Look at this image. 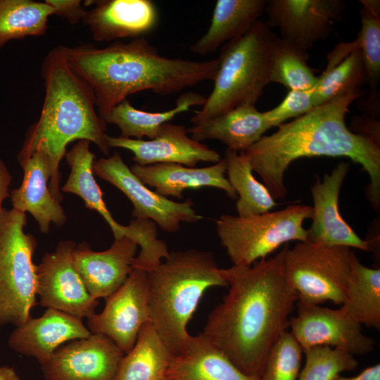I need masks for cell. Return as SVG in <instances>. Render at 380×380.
I'll use <instances>...</instances> for the list:
<instances>
[{"label": "cell", "mask_w": 380, "mask_h": 380, "mask_svg": "<svg viewBox=\"0 0 380 380\" xmlns=\"http://www.w3.org/2000/svg\"><path fill=\"white\" fill-rule=\"evenodd\" d=\"M130 169L145 185L154 188L156 193L167 198H181L184 191L205 186L224 191L231 198H238L225 177L227 163L224 158L204 167H190L176 163L148 165L135 163Z\"/></svg>", "instance_id": "obj_22"}, {"label": "cell", "mask_w": 380, "mask_h": 380, "mask_svg": "<svg viewBox=\"0 0 380 380\" xmlns=\"http://www.w3.org/2000/svg\"><path fill=\"white\" fill-rule=\"evenodd\" d=\"M124 355L109 338L91 334L60 346L42 370L45 380H114Z\"/></svg>", "instance_id": "obj_15"}, {"label": "cell", "mask_w": 380, "mask_h": 380, "mask_svg": "<svg viewBox=\"0 0 380 380\" xmlns=\"http://www.w3.org/2000/svg\"><path fill=\"white\" fill-rule=\"evenodd\" d=\"M284 249L251 266L221 269L229 291L209 314L205 338L243 373L261 378L298 300L284 271Z\"/></svg>", "instance_id": "obj_1"}, {"label": "cell", "mask_w": 380, "mask_h": 380, "mask_svg": "<svg viewBox=\"0 0 380 380\" xmlns=\"http://www.w3.org/2000/svg\"><path fill=\"white\" fill-rule=\"evenodd\" d=\"M272 126L255 105H242L187 129L191 138L201 142L217 140L234 151H245Z\"/></svg>", "instance_id": "obj_24"}, {"label": "cell", "mask_w": 380, "mask_h": 380, "mask_svg": "<svg viewBox=\"0 0 380 380\" xmlns=\"http://www.w3.org/2000/svg\"><path fill=\"white\" fill-rule=\"evenodd\" d=\"M148 273L150 322L175 355L190 336L187 324L205 291L228 284L213 253L195 248L170 252Z\"/></svg>", "instance_id": "obj_5"}, {"label": "cell", "mask_w": 380, "mask_h": 380, "mask_svg": "<svg viewBox=\"0 0 380 380\" xmlns=\"http://www.w3.org/2000/svg\"><path fill=\"white\" fill-rule=\"evenodd\" d=\"M84 4L95 5L87 11L82 22L99 42L144 37L158 23L157 7L151 0L87 1Z\"/></svg>", "instance_id": "obj_18"}, {"label": "cell", "mask_w": 380, "mask_h": 380, "mask_svg": "<svg viewBox=\"0 0 380 380\" xmlns=\"http://www.w3.org/2000/svg\"><path fill=\"white\" fill-rule=\"evenodd\" d=\"M224 160L227 163V179L237 194V215L245 217L270 211L277 203L267 187L257 181L244 151L227 148Z\"/></svg>", "instance_id": "obj_31"}, {"label": "cell", "mask_w": 380, "mask_h": 380, "mask_svg": "<svg viewBox=\"0 0 380 380\" xmlns=\"http://www.w3.org/2000/svg\"><path fill=\"white\" fill-rule=\"evenodd\" d=\"M303 352L305 363L298 380H332L340 373L357 366L353 355L341 349L317 346Z\"/></svg>", "instance_id": "obj_35"}, {"label": "cell", "mask_w": 380, "mask_h": 380, "mask_svg": "<svg viewBox=\"0 0 380 380\" xmlns=\"http://www.w3.org/2000/svg\"><path fill=\"white\" fill-rule=\"evenodd\" d=\"M284 271L298 303L319 305L327 300L342 305L355 253L346 246H328L309 241L284 247Z\"/></svg>", "instance_id": "obj_9"}, {"label": "cell", "mask_w": 380, "mask_h": 380, "mask_svg": "<svg viewBox=\"0 0 380 380\" xmlns=\"http://www.w3.org/2000/svg\"><path fill=\"white\" fill-rule=\"evenodd\" d=\"M312 217V206L297 204L245 217L224 214L215 224L221 245L233 265L251 266L284 243L307 241L303 223Z\"/></svg>", "instance_id": "obj_7"}, {"label": "cell", "mask_w": 380, "mask_h": 380, "mask_svg": "<svg viewBox=\"0 0 380 380\" xmlns=\"http://www.w3.org/2000/svg\"><path fill=\"white\" fill-rule=\"evenodd\" d=\"M205 97L186 92L179 96L174 108L163 112H147L134 108L125 99L108 111L102 118L106 123L116 125L125 138L148 139L154 138L160 127L192 106H203Z\"/></svg>", "instance_id": "obj_29"}, {"label": "cell", "mask_w": 380, "mask_h": 380, "mask_svg": "<svg viewBox=\"0 0 380 380\" xmlns=\"http://www.w3.org/2000/svg\"><path fill=\"white\" fill-rule=\"evenodd\" d=\"M308 53L303 51L277 37L273 47L270 83H279L288 90L313 89L318 77L308 65Z\"/></svg>", "instance_id": "obj_33"}, {"label": "cell", "mask_w": 380, "mask_h": 380, "mask_svg": "<svg viewBox=\"0 0 380 380\" xmlns=\"http://www.w3.org/2000/svg\"><path fill=\"white\" fill-rule=\"evenodd\" d=\"M350 164L339 163L322 180L317 179L311 187L313 200L312 222L308 231V240L328 246L353 247L371 250L369 241L361 239L341 216L338 206L341 187L348 172Z\"/></svg>", "instance_id": "obj_17"}, {"label": "cell", "mask_w": 380, "mask_h": 380, "mask_svg": "<svg viewBox=\"0 0 380 380\" xmlns=\"http://www.w3.org/2000/svg\"><path fill=\"white\" fill-rule=\"evenodd\" d=\"M341 307L361 324L380 329V269L363 265L355 254Z\"/></svg>", "instance_id": "obj_30"}, {"label": "cell", "mask_w": 380, "mask_h": 380, "mask_svg": "<svg viewBox=\"0 0 380 380\" xmlns=\"http://www.w3.org/2000/svg\"><path fill=\"white\" fill-rule=\"evenodd\" d=\"M41 73L45 87L43 106L38 120L27 132L18 159L20 163L34 152L43 153L51 171L50 190L61 202L59 165L67 146L75 140H87L109 156L106 122L97 111L93 90L68 65L58 46L44 58Z\"/></svg>", "instance_id": "obj_4"}, {"label": "cell", "mask_w": 380, "mask_h": 380, "mask_svg": "<svg viewBox=\"0 0 380 380\" xmlns=\"http://www.w3.org/2000/svg\"><path fill=\"white\" fill-rule=\"evenodd\" d=\"M103 310L87 318L91 334L112 340L125 354L134 346L139 331L150 322L148 273L133 269L122 285L105 298Z\"/></svg>", "instance_id": "obj_12"}, {"label": "cell", "mask_w": 380, "mask_h": 380, "mask_svg": "<svg viewBox=\"0 0 380 380\" xmlns=\"http://www.w3.org/2000/svg\"><path fill=\"white\" fill-rule=\"evenodd\" d=\"M19 163L24 174L21 185L10 194L13 209L30 213L40 232L47 234L51 224L59 227L67 220L60 201L49 188L51 171L49 161L43 153L37 151Z\"/></svg>", "instance_id": "obj_21"}, {"label": "cell", "mask_w": 380, "mask_h": 380, "mask_svg": "<svg viewBox=\"0 0 380 380\" xmlns=\"http://www.w3.org/2000/svg\"><path fill=\"white\" fill-rule=\"evenodd\" d=\"M26 213L2 208L0 212V327H18L37 305V240L25 233Z\"/></svg>", "instance_id": "obj_8"}, {"label": "cell", "mask_w": 380, "mask_h": 380, "mask_svg": "<svg viewBox=\"0 0 380 380\" xmlns=\"http://www.w3.org/2000/svg\"><path fill=\"white\" fill-rule=\"evenodd\" d=\"M163 380H170V379H168L165 378V379H164Z\"/></svg>", "instance_id": "obj_43"}, {"label": "cell", "mask_w": 380, "mask_h": 380, "mask_svg": "<svg viewBox=\"0 0 380 380\" xmlns=\"http://www.w3.org/2000/svg\"><path fill=\"white\" fill-rule=\"evenodd\" d=\"M54 11V15L65 18L71 25H75L84 18L87 10L80 0H46Z\"/></svg>", "instance_id": "obj_38"}, {"label": "cell", "mask_w": 380, "mask_h": 380, "mask_svg": "<svg viewBox=\"0 0 380 380\" xmlns=\"http://www.w3.org/2000/svg\"><path fill=\"white\" fill-rule=\"evenodd\" d=\"M170 380H261L236 367L201 333L190 335L182 350L173 355L166 374Z\"/></svg>", "instance_id": "obj_23"}, {"label": "cell", "mask_w": 380, "mask_h": 380, "mask_svg": "<svg viewBox=\"0 0 380 380\" xmlns=\"http://www.w3.org/2000/svg\"><path fill=\"white\" fill-rule=\"evenodd\" d=\"M326 69L313 89L315 107L322 106L343 94L360 91L367 81L360 51L355 41L342 42L327 55Z\"/></svg>", "instance_id": "obj_26"}, {"label": "cell", "mask_w": 380, "mask_h": 380, "mask_svg": "<svg viewBox=\"0 0 380 380\" xmlns=\"http://www.w3.org/2000/svg\"><path fill=\"white\" fill-rule=\"evenodd\" d=\"M0 380H21L16 372L8 366H0Z\"/></svg>", "instance_id": "obj_42"}, {"label": "cell", "mask_w": 380, "mask_h": 380, "mask_svg": "<svg viewBox=\"0 0 380 380\" xmlns=\"http://www.w3.org/2000/svg\"><path fill=\"white\" fill-rule=\"evenodd\" d=\"M303 349L291 334L285 331L272 348L261 380H297Z\"/></svg>", "instance_id": "obj_36"}, {"label": "cell", "mask_w": 380, "mask_h": 380, "mask_svg": "<svg viewBox=\"0 0 380 380\" xmlns=\"http://www.w3.org/2000/svg\"><path fill=\"white\" fill-rule=\"evenodd\" d=\"M172 357L148 322L139 331L132 348L123 355L114 380H163Z\"/></svg>", "instance_id": "obj_28"}, {"label": "cell", "mask_w": 380, "mask_h": 380, "mask_svg": "<svg viewBox=\"0 0 380 380\" xmlns=\"http://www.w3.org/2000/svg\"><path fill=\"white\" fill-rule=\"evenodd\" d=\"M298 307V315L289 319V327L303 351L329 346L364 355L373 350L374 340L362 333V324L342 307L334 310L300 303Z\"/></svg>", "instance_id": "obj_14"}, {"label": "cell", "mask_w": 380, "mask_h": 380, "mask_svg": "<svg viewBox=\"0 0 380 380\" xmlns=\"http://www.w3.org/2000/svg\"><path fill=\"white\" fill-rule=\"evenodd\" d=\"M361 91H350L278 126L244 153L253 171L262 178L272 198L287 194L284 177L291 163L301 158L343 157L360 164L370 182L366 196L374 210L380 206V146L353 132L346 115Z\"/></svg>", "instance_id": "obj_2"}, {"label": "cell", "mask_w": 380, "mask_h": 380, "mask_svg": "<svg viewBox=\"0 0 380 380\" xmlns=\"http://www.w3.org/2000/svg\"><path fill=\"white\" fill-rule=\"evenodd\" d=\"M90 141L79 140L65 154L70 172L61 191L80 196L85 206L98 212L108 223L115 239L129 236L130 227L117 222L107 208L103 193L93 173L95 154L89 149Z\"/></svg>", "instance_id": "obj_27"}, {"label": "cell", "mask_w": 380, "mask_h": 380, "mask_svg": "<svg viewBox=\"0 0 380 380\" xmlns=\"http://www.w3.org/2000/svg\"><path fill=\"white\" fill-rule=\"evenodd\" d=\"M11 182V175L4 163L0 158V212L2 210L1 204L3 201L10 196L8 192Z\"/></svg>", "instance_id": "obj_40"}, {"label": "cell", "mask_w": 380, "mask_h": 380, "mask_svg": "<svg viewBox=\"0 0 380 380\" xmlns=\"http://www.w3.org/2000/svg\"><path fill=\"white\" fill-rule=\"evenodd\" d=\"M110 148L131 151L140 165L176 163L195 167L200 162L216 163L222 158L216 151L188 136L186 127L166 122L156 136L148 140L106 136Z\"/></svg>", "instance_id": "obj_16"}, {"label": "cell", "mask_w": 380, "mask_h": 380, "mask_svg": "<svg viewBox=\"0 0 380 380\" xmlns=\"http://www.w3.org/2000/svg\"><path fill=\"white\" fill-rule=\"evenodd\" d=\"M93 173L120 190L133 205V219L150 220L162 230L174 233L182 222L196 223L203 219L188 198L173 201L145 185L124 162L119 152L94 160Z\"/></svg>", "instance_id": "obj_10"}, {"label": "cell", "mask_w": 380, "mask_h": 380, "mask_svg": "<svg viewBox=\"0 0 380 380\" xmlns=\"http://www.w3.org/2000/svg\"><path fill=\"white\" fill-rule=\"evenodd\" d=\"M361 29L355 40L360 51L367 81L376 91L380 77V1L360 0Z\"/></svg>", "instance_id": "obj_34"}, {"label": "cell", "mask_w": 380, "mask_h": 380, "mask_svg": "<svg viewBox=\"0 0 380 380\" xmlns=\"http://www.w3.org/2000/svg\"><path fill=\"white\" fill-rule=\"evenodd\" d=\"M91 335L82 318L47 308L42 316L31 317L22 325L15 327L8 344L13 350L34 357L43 365L63 343Z\"/></svg>", "instance_id": "obj_19"}, {"label": "cell", "mask_w": 380, "mask_h": 380, "mask_svg": "<svg viewBox=\"0 0 380 380\" xmlns=\"http://www.w3.org/2000/svg\"><path fill=\"white\" fill-rule=\"evenodd\" d=\"M357 126L353 132L366 137L380 146L379 121L368 116L355 117L353 121Z\"/></svg>", "instance_id": "obj_39"}, {"label": "cell", "mask_w": 380, "mask_h": 380, "mask_svg": "<svg viewBox=\"0 0 380 380\" xmlns=\"http://www.w3.org/2000/svg\"><path fill=\"white\" fill-rule=\"evenodd\" d=\"M137 244L124 236L103 251L80 243L74 251V264L88 292L95 299L107 298L118 289L132 271Z\"/></svg>", "instance_id": "obj_20"}, {"label": "cell", "mask_w": 380, "mask_h": 380, "mask_svg": "<svg viewBox=\"0 0 380 380\" xmlns=\"http://www.w3.org/2000/svg\"><path fill=\"white\" fill-rule=\"evenodd\" d=\"M277 37L266 22L258 20L245 34L222 46L213 89L201 109L190 119L194 125L239 106L255 105L270 83Z\"/></svg>", "instance_id": "obj_6"}, {"label": "cell", "mask_w": 380, "mask_h": 380, "mask_svg": "<svg viewBox=\"0 0 380 380\" xmlns=\"http://www.w3.org/2000/svg\"><path fill=\"white\" fill-rule=\"evenodd\" d=\"M52 15L45 1L0 0V49L12 39L45 34Z\"/></svg>", "instance_id": "obj_32"}, {"label": "cell", "mask_w": 380, "mask_h": 380, "mask_svg": "<svg viewBox=\"0 0 380 380\" xmlns=\"http://www.w3.org/2000/svg\"><path fill=\"white\" fill-rule=\"evenodd\" d=\"M284 100L275 108L263 112L272 127H278L291 118H297L315 107L312 101V91L288 90Z\"/></svg>", "instance_id": "obj_37"}, {"label": "cell", "mask_w": 380, "mask_h": 380, "mask_svg": "<svg viewBox=\"0 0 380 380\" xmlns=\"http://www.w3.org/2000/svg\"><path fill=\"white\" fill-rule=\"evenodd\" d=\"M332 380H380V365L376 364L370 366L359 374L352 377H346L338 374Z\"/></svg>", "instance_id": "obj_41"}, {"label": "cell", "mask_w": 380, "mask_h": 380, "mask_svg": "<svg viewBox=\"0 0 380 380\" xmlns=\"http://www.w3.org/2000/svg\"><path fill=\"white\" fill-rule=\"evenodd\" d=\"M346 8L343 0H267L265 12L266 23L279 30L280 39L308 53L331 34Z\"/></svg>", "instance_id": "obj_13"}, {"label": "cell", "mask_w": 380, "mask_h": 380, "mask_svg": "<svg viewBox=\"0 0 380 380\" xmlns=\"http://www.w3.org/2000/svg\"><path fill=\"white\" fill-rule=\"evenodd\" d=\"M68 65L91 88L103 118L131 94L149 90L165 96L206 80H214L218 58L194 61L161 56L145 37L91 44L58 46Z\"/></svg>", "instance_id": "obj_3"}, {"label": "cell", "mask_w": 380, "mask_h": 380, "mask_svg": "<svg viewBox=\"0 0 380 380\" xmlns=\"http://www.w3.org/2000/svg\"><path fill=\"white\" fill-rule=\"evenodd\" d=\"M267 0H217L207 32L189 47L205 56L245 34L260 20Z\"/></svg>", "instance_id": "obj_25"}, {"label": "cell", "mask_w": 380, "mask_h": 380, "mask_svg": "<svg viewBox=\"0 0 380 380\" xmlns=\"http://www.w3.org/2000/svg\"><path fill=\"white\" fill-rule=\"evenodd\" d=\"M74 241H61L36 265L39 304L83 318L96 314L98 300L88 292L74 264Z\"/></svg>", "instance_id": "obj_11"}]
</instances>
